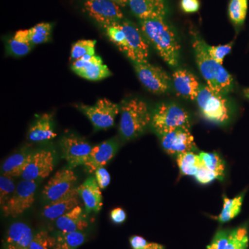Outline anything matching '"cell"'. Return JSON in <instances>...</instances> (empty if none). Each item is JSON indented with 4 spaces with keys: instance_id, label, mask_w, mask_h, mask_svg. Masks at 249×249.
I'll use <instances>...</instances> for the list:
<instances>
[{
    "instance_id": "cell-14",
    "label": "cell",
    "mask_w": 249,
    "mask_h": 249,
    "mask_svg": "<svg viewBox=\"0 0 249 249\" xmlns=\"http://www.w3.org/2000/svg\"><path fill=\"white\" fill-rule=\"evenodd\" d=\"M55 166L54 155L47 150L34 152L30 160L24 168L22 178L28 181H37L48 178Z\"/></svg>"
},
{
    "instance_id": "cell-42",
    "label": "cell",
    "mask_w": 249,
    "mask_h": 249,
    "mask_svg": "<svg viewBox=\"0 0 249 249\" xmlns=\"http://www.w3.org/2000/svg\"><path fill=\"white\" fill-rule=\"evenodd\" d=\"M113 2L116 3L121 7H124V6L128 5L129 0H111Z\"/></svg>"
},
{
    "instance_id": "cell-7",
    "label": "cell",
    "mask_w": 249,
    "mask_h": 249,
    "mask_svg": "<svg viewBox=\"0 0 249 249\" xmlns=\"http://www.w3.org/2000/svg\"><path fill=\"white\" fill-rule=\"evenodd\" d=\"M133 65L139 81L150 92L160 95L169 91L172 78L161 67L148 61L133 62Z\"/></svg>"
},
{
    "instance_id": "cell-13",
    "label": "cell",
    "mask_w": 249,
    "mask_h": 249,
    "mask_svg": "<svg viewBox=\"0 0 249 249\" xmlns=\"http://www.w3.org/2000/svg\"><path fill=\"white\" fill-rule=\"evenodd\" d=\"M190 128L180 127L159 136L163 150L170 155L178 156L196 150L194 137Z\"/></svg>"
},
{
    "instance_id": "cell-34",
    "label": "cell",
    "mask_w": 249,
    "mask_h": 249,
    "mask_svg": "<svg viewBox=\"0 0 249 249\" xmlns=\"http://www.w3.org/2000/svg\"><path fill=\"white\" fill-rule=\"evenodd\" d=\"M55 245V237L46 231H40L34 236L29 249H52Z\"/></svg>"
},
{
    "instance_id": "cell-9",
    "label": "cell",
    "mask_w": 249,
    "mask_h": 249,
    "mask_svg": "<svg viewBox=\"0 0 249 249\" xmlns=\"http://www.w3.org/2000/svg\"><path fill=\"white\" fill-rule=\"evenodd\" d=\"M125 36L124 54L132 62H146L149 57V43L140 28L124 19L119 22Z\"/></svg>"
},
{
    "instance_id": "cell-16",
    "label": "cell",
    "mask_w": 249,
    "mask_h": 249,
    "mask_svg": "<svg viewBox=\"0 0 249 249\" xmlns=\"http://www.w3.org/2000/svg\"><path fill=\"white\" fill-rule=\"evenodd\" d=\"M128 5L139 20L165 19L168 12L165 0H129Z\"/></svg>"
},
{
    "instance_id": "cell-31",
    "label": "cell",
    "mask_w": 249,
    "mask_h": 249,
    "mask_svg": "<svg viewBox=\"0 0 249 249\" xmlns=\"http://www.w3.org/2000/svg\"><path fill=\"white\" fill-rule=\"evenodd\" d=\"M248 10V0H231L229 16L235 26H242L245 22Z\"/></svg>"
},
{
    "instance_id": "cell-6",
    "label": "cell",
    "mask_w": 249,
    "mask_h": 249,
    "mask_svg": "<svg viewBox=\"0 0 249 249\" xmlns=\"http://www.w3.org/2000/svg\"><path fill=\"white\" fill-rule=\"evenodd\" d=\"M37 181L22 179L16 191L1 207L5 217L16 218L30 209L35 201Z\"/></svg>"
},
{
    "instance_id": "cell-1",
    "label": "cell",
    "mask_w": 249,
    "mask_h": 249,
    "mask_svg": "<svg viewBox=\"0 0 249 249\" xmlns=\"http://www.w3.org/2000/svg\"><path fill=\"white\" fill-rule=\"evenodd\" d=\"M140 21V29L149 44H151L160 58L170 67L175 68L180 60V49L178 37L165 19Z\"/></svg>"
},
{
    "instance_id": "cell-37",
    "label": "cell",
    "mask_w": 249,
    "mask_h": 249,
    "mask_svg": "<svg viewBox=\"0 0 249 249\" xmlns=\"http://www.w3.org/2000/svg\"><path fill=\"white\" fill-rule=\"evenodd\" d=\"M132 249H165L164 247L157 243L148 242L142 237L134 235L129 238Z\"/></svg>"
},
{
    "instance_id": "cell-8",
    "label": "cell",
    "mask_w": 249,
    "mask_h": 249,
    "mask_svg": "<svg viewBox=\"0 0 249 249\" xmlns=\"http://www.w3.org/2000/svg\"><path fill=\"white\" fill-rule=\"evenodd\" d=\"M77 108L89 119L96 130L111 128L120 112V106L107 98H101L91 106L80 104Z\"/></svg>"
},
{
    "instance_id": "cell-23",
    "label": "cell",
    "mask_w": 249,
    "mask_h": 249,
    "mask_svg": "<svg viewBox=\"0 0 249 249\" xmlns=\"http://www.w3.org/2000/svg\"><path fill=\"white\" fill-rule=\"evenodd\" d=\"M54 131L53 119L52 114H44L37 118L29 128L28 138L33 142H48L56 137Z\"/></svg>"
},
{
    "instance_id": "cell-29",
    "label": "cell",
    "mask_w": 249,
    "mask_h": 249,
    "mask_svg": "<svg viewBox=\"0 0 249 249\" xmlns=\"http://www.w3.org/2000/svg\"><path fill=\"white\" fill-rule=\"evenodd\" d=\"M180 172L183 175L195 176L199 170L200 160L199 155L194 152H186L176 156Z\"/></svg>"
},
{
    "instance_id": "cell-33",
    "label": "cell",
    "mask_w": 249,
    "mask_h": 249,
    "mask_svg": "<svg viewBox=\"0 0 249 249\" xmlns=\"http://www.w3.org/2000/svg\"><path fill=\"white\" fill-rule=\"evenodd\" d=\"M96 41L92 40H80L77 41L72 45L71 58L74 60H78L87 54L95 55V46Z\"/></svg>"
},
{
    "instance_id": "cell-5",
    "label": "cell",
    "mask_w": 249,
    "mask_h": 249,
    "mask_svg": "<svg viewBox=\"0 0 249 249\" xmlns=\"http://www.w3.org/2000/svg\"><path fill=\"white\" fill-rule=\"evenodd\" d=\"M151 127L158 136L180 127L191 129L189 114L174 103H161L152 112Z\"/></svg>"
},
{
    "instance_id": "cell-3",
    "label": "cell",
    "mask_w": 249,
    "mask_h": 249,
    "mask_svg": "<svg viewBox=\"0 0 249 249\" xmlns=\"http://www.w3.org/2000/svg\"><path fill=\"white\" fill-rule=\"evenodd\" d=\"M119 131L126 141L137 138L151 124L152 112L145 101L134 98L124 101L120 106Z\"/></svg>"
},
{
    "instance_id": "cell-15",
    "label": "cell",
    "mask_w": 249,
    "mask_h": 249,
    "mask_svg": "<svg viewBox=\"0 0 249 249\" xmlns=\"http://www.w3.org/2000/svg\"><path fill=\"white\" fill-rule=\"evenodd\" d=\"M71 70L78 76L91 81L105 79L111 75L110 70L103 63L101 57L89 54L73 61Z\"/></svg>"
},
{
    "instance_id": "cell-24",
    "label": "cell",
    "mask_w": 249,
    "mask_h": 249,
    "mask_svg": "<svg viewBox=\"0 0 249 249\" xmlns=\"http://www.w3.org/2000/svg\"><path fill=\"white\" fill-rule=\"evenodd\" d=\"M33 153L34 152L23 150L10 156L1 165L2 175L11 178L22 176L23 171L30 160Z\"/></svg>"
},
{
    "instance_id": "cell-26",
    "label": "cell",
    "mask_w": 249,
    "mask_h": 249,
    "mask_svg": "<svg viewBox=\"0 0 249 249\" xmlns=\"http://www.w3.org/2000/svg\"><path fill=\"white\" fill-rule=\"evenodd\" d=\"M86 240L84 231L71 232H59L55 236V245L53 249H77Z\"/></svg>"
},
{
    "instance_id": "cell-4",
    "label": "cell",
    "mask_w": 249,
    "mask_h": 249,
    "mask_svg": "<svg viewBox=\"0 0 249 249\" xmlns=\"http://www.w3.org/2000/svg\"><path fill=\"white\" fill-rule=\"evenodd\" d=\"M196 101L201 114L210 122L224 124L231 116L230 103L224 95L215 92L208 85H201Z\"/></svg>"
},
{
    "instance_id": "cell-43",
    "label": "cell",
    "mask_w": 249,
    "mask_h": 249,
    "mask_svg": "<svg viewBox=\"0 0 249 249\" xmlns=\"http://www.w3.org/2000/svg\"><path fill=\"white\" fill-rule=\"evenodd\" d=\"M244 95H245V97H247L249 99V88H247V89H244Z\"/></svg>"
},
{
    "instance_id": "cell-28",
    "label": "cell",
    "mask_w": 249,
    "mask_h": 249,
    "mask_svg": "<svg viewBox=\"0 0 249 249\" xmlns=\"http://www.w3.org/2000/svg\"><path fill=\"white\" fill-rule=\"evenodd\" d=\"M201 165L217 175L218 179L223 181L225 176V163L220 156L216 153L201 152L199 154Z\"/></svg>"
},
{
    "instance_id": "cell-25",
    "label": "cell",
    "mask_w": 249,
    "mask_h": 249,
    "mask_svg": "<svg viewBox=\"0 0 249 249\" xmlns=\"http://www.w3.org/2000/svg\"><path fill=\"white\" fill-rule=\"evenodd\" d=\"M8 50L15 56H24L31 52L33 45L28 37L27 29L19 30L8 42Z\"/></svg>"
},
{
    "instance_id": "cell-27",
    "label": "cell",
    "mask_w": 249,
    "mask_h": 249,
    "mask_svg": "<svg viewBox=\"0 0 249 249\" xmlns=\"http://www.w3.org/2000/svg\"><path fill=\"white\" fill-rule=\"evenodd\" d=\"M244 195L230 199L227 196H223V209L221 213L216 217L218 222L224 224L230 222L233 218L240 213L243 201Z\"/></svg>"
},
{
    "instance_id": "cell-40",
    "label": "cell",
    "mask_w": 249,
    "mask_h": 249,
    "mask_svg": "<svg viewBox=\"0 0 249 249\" xmlns=\"http://www.w3.org/2000/svg\"><path fill=\"white\" fill-rule=\"evenodd\" d=\"M181 7L184 12L188 14L196 13L199 11L200 3L199 0H181Z\"/></svg>"
},
{
    "instance_id": "cell-21",
    "label": "cell",
    "mask_w": 249,
    "mask_h": 249,
    "mask_svg": "<svg viewBox=\"0 0 249 249\" xmlns=\"http://www.w3.org/2000/svg\"><path fill=\"white\" fill-rule=\"evenodd\" d=\"M34 236L32 229L27 224L15 222L8 229L5 249H29Z\"/></svg>"
},
{
    "instance_id": "cell-22",
    "label": "cell",
    "mask_w": 249,
    "mask_h": 249,
    "mask_svg": "<svg viewBox=\"0 0 249 249\" xmlns=\"http://www.w3.org/2000/svg\"><path fill=\"white\" fill-rule=\"evenodd\" d=\"M79 196L77 188H75L67 196L46 205L42 214L49 220L55 221L78 205H80Z\"/></svg>"
},
{
    "instance_id": "cell-2",
    "label": "cell",
    "mask_w": 249,
    "mask_h": 249,
    "mask_svg": "<svg viewBox=\"0 0 249 249\" xmlns=\"http://www.w3.org/2000/svg\"><path fill=\"white\" fill-rule=\"evenodd\" d=\"M192 46L198 68L208 86L215 92L222 95L231 91L234 86L233 78L222 64L210 56L206 51V42L195 34Z\"/></svg>"
},
{
    "instance_id": "cell-30",
    "label": "cell",
    "mask_w": 249,
    "mask_h": 249,
    "mask_svg": "<svg viewBox=\"0 0 249 249\" xmlns=\"http://www.w3.org/2000/svg\"><path fill=\"white\" fill-rule=\"evenodd\" d=\"M52 24L42 22L27 29L28 37L31 44L40 45L48 42L52 35Z\"/></svg>"
},
{
    "instance_id": "cell-36",
    "label": "cell",
    "mask_w": 249,
    "mask_h": 249,
    "mask_svg": "<svg viewBox=\"0 0 249 249\" xmlns=\"http://www.w3.org/2000/svg\"><path fill=\"white\" fill-rule=\"evenodd\" d=\"M232 47V42L228 45L218 46H209L206 42V51L210 56L222 65L224 58L231 52Z\"/></svg>"
},
{
    "instance_id": "cell-17",
    "label": "cell",
    "mask_w": 249,
    "mask_h": 249,
    "mask_svg": "<svg viewBox=\"0 0 249 249\" xmlns=\"http://www.w3.org/2000/svg\"><path fill=\"white\" fill-rule=\"evenodd\" d=\"M119 149V143L111 139L92 147L89 160L84 165L88 173H93L101 167H104L114 158Z\"/></svg>"
},
{
    "instance_id": "cell-38",
    "label": "cell",
    "mask_w": 249,
    "mask_h": 249,
    "mask_svg": "<svg viewBox=\"0 0 249 249\" xmlns=\"http://www.w3.org/2000/svg\"><path fill=\"white\" fill-rule=\"evenodd\" d=\"M194 177L196 178V181L201 183V184H208V183L213 182L214 180L218 179L215 174L210 171L201 163L199 165V170L196 172V175Z\"/></svg>"
},
{
    "instance_id": "cell-20",
    "label": "cell",
    "mask_w": 249,
    "mask_h": 249,
    "mask_svg": "<svg viewBox=\"0 0 249 249\" xmlns=\"http://www.w3.org/2000/svg\"><path fill=\"white\" fill-rule=\"evenodd\" d=\"M86 211L78 205L55 221V227L62 232L84 231L89 226Z\"/></svg>"
},
{
    "instance_id": "cell-12",
    "label": "cell",
    "mask_w": 249,
    "mask_h": 249,
    "mask_svg": "<svg viewBox=\"0 0 249 249\" xmlns=\"http://www.w3.org/2000/svg\"><path fill=\"white\" fill-rule=\"evenodd\" d=\"M85 8L90 17L102 27L120 22L124 19L121 6L111 0H86Z\"/></svg>"
},
{
    "instance_id": "cell-10",
    "label": "cell",
    "mask_w": 249,
    "mask_h": 249,
    "mask_svg": "<svg viewBox=\"0 0 249 249\" xmlns=\"http://www.w3.org/2000/svg\"><path fill=\"white\" fill-rule=\"evenodd\" d=\"M62 157L66 160L69 167L74 168L84 165L89 160L92 147L85 139L76 134H69L60 139Z\"/></svg>"
},
{
    "instance_id": "cell-11",
    "label": "cell",
    "mask_w": 249,
    "mask_h": 249,
    "mask_svg": "<svg viewBox=\"0 0 249 249\" xmlns=\"http://www.w3.org/2000/svg\"><path fill=\"white\" fill-rule=\"evenodd\" d=\"M77 178L72 168L58 170L49 180L42 191V197L47 204L67 196L76 187Z\"/></svg>"
},
{
    "instance_id": "cell-41",
    "label": "cell",
    "mask_w": 249,
    "mask_h": 249,
    "mask_svg": "<svg viewBox=\"0 0 249 249\" xmlns=\"http://www.w3.org/2000/svg\"><path fill=\"white\" fill-rule=\"evenodd\" d=\"M110 217L113 223L116 224H121L126 220L127 214L124 209H121V208H116L111 211Z\"/></svg>"
},
{
    "instance_id": "cell-39",
    "label": "cell",
    "mask_w": 249,
    "mask_h": 249,
    "mask_svg": "<svg viewBox=\"0 0 249 249\" xmlns=\"http://www.w3.org/2000/svg\"><path fill=\"white\" fill-rule=\"evenodd\" d=\"M95 178L101 190L105 189L110 183L111 177L104 167L98 168L94 172Z\"/></svg>"
},
{
    "instance_id": "cell-18",
    "label": "cell",
    "mask_w": 249,
    "mask_h": 249,
    "mask_svg": "<svg viewBox=\"0 0 249 249\" xmlns=\"http://www.w3.org/2000/svg\"><path fill=\"white\" fill-rule=\"evenodd\" d=\"M172 81L179 96L186 99L196 101L201 85L194 74L188 70L178 69L174 72Z\"/></svg>"
},
{
    "instance_id": "cell-19",
    "label": "cell",
    "mask_w": 249,
    "mask_h": 249,
    "mask_svg": "<svg viewBox=\"0 0 249 249\" xmlns=\"http://www.w3.org/2000/svg\"><path fill=\"white\" fill-rule=\"evenodd\" d=\"M101 188L96 178L93 177L87 178L77 188L78 195L81 198L85 209L88 213H98L103 206V196Z\"/></svg>"
},
{
    "instance_id": "cell-32",
    "label": "cell",
    "mask_w": 249,
    "mask_h": 249,
    "mask_svg": "<svg viewBox=\"0 0 249 249\" xmlns=\"http://www.w3.org/2000/svg\"><path fill=\"white\" fill-rule=\"evenodd\" d=\"M248 242L247 228L242 226L232 229L231 236L226 249H247Z\"/></svg>"
},
{
    "instance_id": "cell-35",
    "label": "cell",
    "mask_w": 249,
    "mask_h": 249,
    "mask_svg": "<svg viewBox=\"0 0 249 249\" xmlns=\"http://www.w3.org/2000/svg\"><path fill=\"white\" fill-rule=\"evenodd\" d=\"M16 183L13 178L2 175L0 178V204L2 206L16 191Z\"/></svg>"
}]
</instances>
